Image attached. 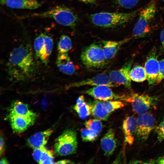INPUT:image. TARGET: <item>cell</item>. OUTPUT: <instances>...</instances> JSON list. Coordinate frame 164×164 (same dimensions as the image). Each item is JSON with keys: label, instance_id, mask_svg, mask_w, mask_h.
I'll return each instance as SVG.
<instances>
[{"label": "cell", "instance_id": "cell-19", "mask_svg": "<svg viewBox=\"0 0 164 164\" xmlns=\"http://www.w3.org/2000/svg\"><path fill=\"white\" fill-rule=\"evenodd\" d=\"M56 64L59 70L64 74L70 75L75 72V67L67 53H58Z\"/></svg>", "mask_w": 164, "mask_h": 164}, {"label": "cell", "instance_id": "cell-33", "mask_svg": "<svg viewBox=\"0 0 164 164\" xmlns=\"http://www.w3.org/2000/svg\"><path fill=\"white\" fill-rule=\"evenodd\" d=\"M164 79V58L159 61L158 75L155 84H158Z\"/></svg>", "mask_w": 164, "mask_h": 164}, {"label": "cell", "instance_id": "cell-4", "mask_svg": "<svg viewBox=\"0 0 164 164\" xmlns=\"http://www.w3.org/2000/svg\"><path fill=\"white\" fill-rule=\"evenodd\" d=\"M156 0H151L140 11L138 18L132 31V35L135 39L143 38L150 31L151 24L157 10Z\"/></svg>", "mask_w": 164, "mask_h": 164}, {"label": "cell", "instance_id": "cell-18", "mask_svg": "<svg viewBox=\"0 0 164 164\" xmlns=\"http://www.w3.org/2000/svg\"><path fill=\"white\" fill-rule=\"evenodd\" d=\"M130 39V38H128L119 41H103L102 48L106 60H109L113 58L121 46Z\"/></svg>", "mask_w": 164, "mask_h": 164}, {"label": "cell", "instance_id": "cell-20", "mask_svg": "<svg viewBox=\"0 0 164 164\" xmlns=\"http://www.w3.org/2000/svg\"><path fill=\"white\" fill-rule=\"evenodd\" d=\"M9 115L36 118L37 114L30 110L27 104L16 100L12 104Z\"/></svg>", "mask_w": 164, "mask_h": 164}, {"label": "cell", "instance_id": "cell-40", "mask_svg": "<svg viewBox=\"0 0 164 164\" xmlns=\"http://www.w3.org/2000/svg\"><path fill=\"white\" fill-rule=\"evenodd\" d=\"M9 162L5 158H2L0 161V164H8Z\"/></svg>", "mask_w": 164, "mask_h": 164}, {"label": "cell", "instance_id": "cell-32", "mask_svg": "<svg viewBox=\"0 0 164 164\" xmlns=\"http://www.w3.org/2000/svg\"><path fill=\"white\" fill-rule=\"evenodd\" d=\"M156 132L158 140L164 141V118L156 128Z\"/></svg>", "mask_w": 164, "mask_h": 164}, {"label": "cell", "instance_id": "cell-36", "mask_svg": "<svg viewBox=\"0 0 164 164\" xmlns=\"http://www.w3.org/2000/svg\"><path fill=\"white\" fill-rule=\"evenodd\" d=\"M161 44V49L162 52H164V27L161 31L159 36Z\"/></svg>", "mask_w": 164, "mask_h": 164}, {"label": "cell", "instance_id": "cell-41", "mask_svg": "<svg viewBox=\"0 0 164 164\" xmlns=\"http://www.w3.org/2000/svg\"><path fill=\"white\" fill-rule=\"evenodd\" d=\"M162 2H163L164 4V0H162Z\"/></svg>", "mask_w": 164, "mask_h": 164}, {"label": "cell", "instance_id": "cell-6", "mask_svg": "<svg viewBox=\"0 0 164 164\" xmlns=\"http://www.w3.org/2000/svg\"><path fill=\"white\" fill-rule=\"evenodd\" d=\"M80 59L84 65L88 69L102 68L106 60L103 48L100 45L92 44L85 48L82 51Z\"/></svg>", "mask_w": 164, "mask_h": 164}, {"label": "cell", "instance_id": "cell-2", "mask_svg": "<svg viewBox=\"0 0 164 164\" xmlns=\"http://www.w3.org/2000/svg\"><path fill=\"white\" fill-rule=\"evenodd\" d=\"M50 18L58 24L73 29L78 21L77 16L69 7L63 5H56L43 12L25 14L19 16L18 18Z\"/></svg>", "mask_w": 164, "mask_h": 164}, {"label": "cell", "instance_id": "cell-5", "mask_svg": "<svg viewBox=\"0 0 164 164\" xmlns=\"http://www.w3.org/2000/svg\"><path fill=\"white\" fill-rule=\"evenodd\" d=\"M77 147V134L74 130H65L56 139L54 144L55 154L66 156L75 152Z\"/></svg>", "mask_w": 164, "mask_h": 164}, {"label": "cell", "instance_id": "cell-39", "mask_svg": "<svg viewBox=\"0 0 164 164\" xmlns=\"http://www.w3.org/2000/svg\"><path fill=\"white\" fill-rule=\"evenodd\" d=\"M86 4H93L95 3V0H78Z\"/></svg>", "mask_w": 164, "mask_h": 164}, {"label": "cell", "instance_id": "cell-13", "mask_svg": "<svg viewBox=\"0 0 164 164\" xmlns=\"http://www.w3.org/2000/svg\"><path fill=\"white\" fill-rule=\"evenodd\" d=\"M1 5L12 9L34 10L42 5L37 0H0Z\"/></svg>", "mask_w": 164, "mask_h": 164}, {"label": "cell", "instance_id": "cell-38", "mask_svg": "<svg viewBox=\"0 0 164 164\" xmlns=\"http://www.w3.org/2000/svg\"><path fill=\"white\" fill-rule=\"evenodd\" d=\"M74 163L71 161L67 159L60 160L54 163L56 164H71Z\"/></svg>", "mask_w": 164, "mask_h": 164}, {"label": "cell", "instance_id": "cell-35", "mask_svg": "<svg viewBox=\"0 0 164 164\" xmlns=\"http://www.w3.org/2000/svg\"><path fill=\"white\" fill-rule=\"evenodd\" d=\"M149 163L164 164V156L157 158L155 159L150 160Z\"/></svg>", "mask_w": 164, "mask_h": 164}, {"label": "cell", "instance_id": "cell-7", "mask_svg": "<svg viewBox=\"0 0 164 164\" xmlns=\"http://www.w3.org/2000/svg\"><path fill=\"white\" fill-rule=\"evenodd\" d=\"M131 103L134 111L138 114L148 112L156 104L158 98L155 96L144 94L131 93L124 96L122 100Z\"/></svg>", "mask_w": 164, "mask_h": 164}, {"label": "cell", "instance_id": "cell-24", "mask_svg": "<svg viewBox=\"0 0 164 164\" xmlns=\"http://www.w3.org/2000/svg\"><path fill=\"white\" fill-rule=\"evenodd\" d=\"M130 76L131 80L137 82H142L147 80V76L144 67L137 65L131 69Z\"/></svg>", "mask_w": 164, "mask_h": 164}, {"label": "cell", "instance_id": "cell-10", "mask_svg": "<svg viewBox=\"0 0 164 164\" xmlns=\"http://www.w3.org/2000/svg\"><path fill=\"white\" fill-rule=\"evenodd\" d=\"M157 55L156 50L153 49L149 54L144 65L147 80L150 85L155 84L158 74L159 62Z\"/></svg>", "mask_w": 164, "mask_h": 164}, {"label": "cell", "instance_id": "cell-27", "mask_svg": "<svg viewBox=\"0 0 164 164\" xmlns=\"http://www.w3.org/2000/svg\"><path fill=\"white\" fill-rule=\"evenodd\" d=\"M84 125L86 128L99 133L101 132L103 128V125L101 120L96 118L86 121Z\"/></svg>", "mask_w": 164, "mask_h": 164}, {"label": "cell", "instance_id": "cell-37", "mask_svg": "<svg viewBox=\"0 0 164 164\" xmlns=\"http://www.w3.org/2000/svg\"><path fill=\"white\" fill-rule=\"evenodd\" d=\"M5 150V142L3 137L1 135L0 136V155L3 153Z\"/></svg>", "mask_w": 164, "mask_h": 164}, {"label": "cell", "instance_id": "cell-1", "mask_svg": "<svg viewBox=\"0 0 164 164\" xmlns=\"http://www.w3.org/2000/svg\"><path fill=\"white\" fill-rule=\"evenodd\" d=\"M7 66L9 76L15 81L24 80L32 75L36 66L29 43H23L12 50Z\"/></svg>", "mask_w": 164, "mask_h": 164}, {"label": "cell", "instance_id": "cell-23", "mask_svg": "<svg viewBox=\"0 0 164 164\" xmlns=\"http://www.w3.org/2000/svg\"><path fill=\"white\" fill-rule=\"evenodd\" d=\"M44 34L41 33L38 35L35 39L34 47L37 57L45 64H47L48 61L46 56L44 39Z\"/></svg>", "mask_w": 164, "mask_h": 164}, {"label": "cell", "instance_id": "cell-15", "mask_svg": "<svg viewBox=\"0 0 164 164\" xmlns=\"http://www.w3.org/2000/svg\"><path fill=\"white\" fill-rule=\"evenodd\" d=\"M100 145L105 155L108 156L113 153L116 147L117 141L112 128H109L101 138Z\"/></svg>", "mask_w": 164, "mask_h": 164}, {"label": "cell", "instance_id": "cell-9", "mask_svg": "<svg viewBox=\"0 0 164 164\" xmlns=\"http://www.w3.org/2000/svg\"><path fill=\"white\" fill-rule=\"evenodd\" d=\"M136 119V136L140 139L145 140L155 127V118L152 114L147 112L139 115Z\"/></svg>", "mask_w": 164, "mask_h": 164}, {"label": "cell", "instance_id": "cell-25", "mask_svg": "<svg viewBox=\"0 0 164 164\" xmlns=\"http://www.w3.org/2000/svg\"><path fill=\"white\" fill-rule=\"evenodd\" d=\"M72 48V42L70 38L67 35H62L57 45L58 53H67Z\"/></svg>", "mask_w": 164, "mask_h": 164}, {"label": "cell", "instance_id": "cell-29", "mask_svg": "<svg viewBox=\"0 0 164 164\" xmlns=\"http://www.w3.org/2000/svg\"><path fill=\"white\" fill-rule=\"evenodd\" d=\"M118 6L125 9H130L135 7L140 0H113Z\"/></svg>", "mask_w": 164, "mask_h": 164}, {"label": "cell", "instance_id": "cell-16", "mask_svg": "<svg viewBox=\"0 0 164 164\" xmlns=\"http://www.w3.org/2000/svg\"><path fill=\"white\" fill-rule=\"evenodd\" d=\"M136 118L132 116L126 117L123 121L122 128L126 142L131 145L133 144L137 131Z\"/></svg>", "mask_w": 164, "mask_h": 164}, {"label": "cell", "instance_id": "cell-12", "mask_svg": "<svg viewBox=\"0 0 164 164\" xmlns=\"http://www.w3.org/2000/svg\"><path fill=\"white\" fill-rule=\"evenodd\" d=\"M85 85L92 86L105 85L110 87L116 86L110 80L109 77L104 73H101L91 78L75 82L69 86L70 87H76Z\"/></svg>", "mask_w": 164, "mask_h": 164}, {"label": "cell", "instance_id": "cell-8", "mask_svg": "<svg viewBox=\"0 0 164 164\" xmlns=\"http://www.w3.org/2000/svg\"><path fill=\"white\" fill-rule=\"evenodd\" d=\"M133 61V59H131L126 62L119 69L113 70L110 73V79L116 86L123 85L126 88H131V80L130 72Z\"/></svg>", "mask_w": 164, "mask_h": 164}, {"label": "cell", "instance_id": "cell-11", "mask_svg": "<svg viewBox=\"0 0 164 164\" xmlns=\"http://www.w3.org/2000/svg\"><path fill=\"white\" fill-rule=\"evenodd\" d=\"M110 87L105 85L94 86L86 90L84 93L96 100L102 101L119 99L122 100L124 95L115 93Z\"/></svg>", "mask_w": 164, "mask_h": 164}, {"label": "cell", "instance_id": "cell-34", "mask_svg": "<svg viewBox=\"0 0 164 164\" xmlns=\"http://www.w3.org/2000/svg\"><path fill=\"white\" fill-rule=\"evenodd\" d=\"M46 148L44 146L34 149L32 156L34 159L39 163L42 153Z\"/></svg>", "mask_w": 164, "mask_h": 164}, {"label": "cell", "instance_id": "cell-14", "mask_svg": "<svg viewBox=\"0 0 164 164\" xmlns=\"http://www.w3.org/2000/svg\"><path fill=\"white\" fill-rule=\"evenodd\" d=\"M9 120L13 131L20 133L26 130L34 124L36 118L9 115Z\"/></svg>", "mask_w": 164, "mask_h": 164}, {"label": "cell", "instance_id": "cell-26", "mask_svg": "<svg viewBox=\"0 0 164 164\" xmlns=\"http://www.w3.org/2000/svg\"><path fill=\"white\" fill-rule=\"evenodd\" d=\"M82 140L84 142H92L95 140L98 137L99 133L86 128L80 131Z\"/></svg>", "mask_w": 164, "mask_h": 164}, {"label": "cell", "instance_id": "cell-17", "mask_svg": "<svg viewBox=\"0 0 164 164\" xmlns=\"http://www.w3.org/2000/svg\"><path fill=\"white\" fill-rule=\"evenodd\" d=\"M53 132L50 128L34 134L27 139V145L34 149L44 146Z\"/></svg>", "mask_w": 164, "mask_h": 164}, {"label": "cell", "instance_id": "cell-22", "mask_svg": "<svg viewBox=\"0 0 164 164\" xmlns=\"http://www.w3.org/2000/svg\"><path fill=\"white\" fill-rule=\"evenodd\" d=\"M73 109L79 117L84 119L91 114V107L89 104L87 103L83 95L79 96L77 99Z\"/></svg>", "mask_w": 164, "mask_h": 164}, {"label": "cell", "instance_id": "cell-28", "mask_svg": "<svg viewBox=\"0 0 164 164\" xmlns=\"http://www.w3.org/2000/svg\"><path fill=\"white\" fill-rule=\"evenodd\" d=\"M103 101L105 108L110 113L125 106L124 103L119 101L110 100Z\"/></svg>", "mask_w": 164, "mask_h": 164}, {"label": "cell", "instance_id": "cell-30", "mask_svg": "<svg viewBox=\"0 0 164 164\" xmlns=\"http://www.w3.org/2000/svg\"><path fill=\"white\" fill-rule=\"evenodd\" d=\"M45 50L46 57L48 61L53 46V40L51 37L46 34L44 35Z\"/></svg>", "mask_w": 164, "mask_h": 164}, {"label": "cell", "instance_id": "cell-31", "mask_svg": "<svg viewBox=\"0 0 164 164\" xmlns=\"http://www.w3.org/2000/svg\"><path fill=\"white\" fill-rule=\"evenodd\" d=\"M53 153L51 150L46 148L43 151L39 164L54 163Z\"/></svg>", "mask_w": 164, "mask_h": 164}, {"label": "cell", "instance_id": "cell-3", "mask_svg": "<svg viewBox=\"0 0 164 164\" xmlns=\"http://www.w3.org/2000/svg\"><path fill=\"white\" fill-rule=\"evenodd\" d=\"M140 10L128 13L101 12L91 14L90 19L96 26L104 28H112L121 26L132 20Z\"/></svg>", "mask_w": 164, "mask_h": 164}, {"label": "cell", "instance_id": "cell-21", "mask_svg": "<svg viewBox=\"0 0 164 164\" xmlns=\"http://www.w3.org/2000/svg\"><path fill=\"white\" fill-rule=\"evenodd\" d=\"M89 104L91 107V114L93 117L103 121L108 120L110 113L105 108L103 101L96 100Z\"/></svg>", "mask_w": 164, "mask_h": 164}]
</instances>
